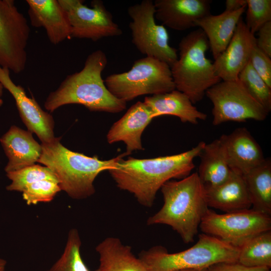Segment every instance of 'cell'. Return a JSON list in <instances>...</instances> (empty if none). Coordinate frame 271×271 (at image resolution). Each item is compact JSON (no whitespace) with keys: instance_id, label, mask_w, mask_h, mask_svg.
<instances>
[{"instance_id":"cell-22","label":"cell","mask_w":271,"mask_h":271,"mask_svg":"<svg viewBox=\"0 0 271 271\" xmlns=\"http://www.w3.org/2000/svg\"><path fill=\"white\" fill-rule=\"evenodd\" d=\"M246 8L235 11H224L217 15L210 14L195 21V27H199L206 35L214 59L228 46Z\"/></svg>"},{"instance_id":"cell-1","label":"cell","mask_w":271,"mask_h":271,"mask_svg":"<svg viewBox=\"0 0 271 271\" xmlns=\"http://www.w3.org/2000/svg\"><path fill=\"white\" fill-rule=\"evenodd\" d=\"M205 144L201 141L189 150L170 156L127 160L123 157L108 171L118 188L132 194L142 205L151 207L166 182L190 174L195 168L194 161Z\"/></svg>"},{"instance_id":"cell-18","label":"cell","mask_w":271,"mask_h":271,"mask_svg":"<svg viewBox=\"0 0 271 271\" xmlns=\"http://www.w3.org/2000/svg\"><path fill=\"white\" fill-rule=\"evenodd\" d=\"M33 27L43 28L51 43L57 45L71 39V26L58 0H27Z\"/></svg>"},{"instance_id":"cell-27","label":"cell","mask_w":271,"mask_h":271,"mask_svg":"<svg viewBox=\"0 0 271 271\" xmlns=\"http://www.w3.org/2000/svg\"><path fill=\"white\" fill-rule=\"evenodd\" d=\"M81 245L78 230L71 229L63 254L47 271H90L81 257Z\"/></svg>"},{"instance_id":"cell-10","label":"cell","mask_w":271,"mask_h":271,"mask_svg":"<svg viewBox=\"0 0 271 271\" xmlns=\"http://www.w3.org/2000/svg\"><path fill=\"white\" fill-rule=\"evenodd\" d=\"M205 95L213 105L214 125L228 121L245 122L249 119L263 121L269 113L238 79L221 80L209 88Z\"/></svg>"},{"instance_id":"cell-12","label":"cell","mask_w":271,"mask_h":271,"mask_svg":"<svg viewBox=\"0 0 271 271\" xmlns=\"http://www.w3.org/2000/svg\"><path fill=\"white\" fill-rule=\"evenodd\" d=\"M58 2L67 14L71 26V38L95 42L122 34V30L114 22L111 14L102 1H92L91 8L84 5L82 0Z\"/></svg>"},{"instance_id":"cell-21","label":"cell","mask_w":271,"mask_h":271,"mask_svg":"<svg viewBox=\"0 0 271 271\" xmlns=\"http://www.w3.org/2000/svg\"><path fill=\"white\" fill-rule=\"evenodd\" d=\"M143 102L151 111L154 118L172 115L178 117L182 122L197 124L199 120H206L207 116L194 105L187 95L177 89L146 96Z\"/></svg>"},{"instance_id":"cell-32","label":"cell","mask_w":271,"mask_h":271,"mask_svg":"<svg viewBox=\"0 0 271 271\" xmlns=\"http://www.w3.org/2000/svg\"><path fill=\"white\" fill-rule=\"evenodd\" d=\"M271 58L256 46L253 48L249 62L255 71L271 87Z\"/></svg>"},{"instance_id":"cell-25","label":"cell","mask_w":271,"mask_h":271,"mask_svg":"<svg viewBox=\"0 0 271 271\" xmlns=\"http://www.w3.org/2000/svg\"><path fill=\"white\" fill-rule=\"evenodd\" d=\"M253 210L271 215V161L265 159L260 165L243 176Z\"/></svg>"},{"instance_id":"cell-17","label":"cell","mask_w":271,"mask_h":271,"mask_svg":"<svg viewBox=\"0 0 271 271\" xmlns=\"http://www.w3.org/2000/svg\"><path fill=\"white\" fill-rule=\"evenodd\" d=\"M153 119L152 113L146 104L138 101L111 126L106 135L107 142L110 144L123 142L128 155L133 151L143 150L142 135Z\"/></svg>"},{"instance_id":"cell-39","label":"cell","mask_w":271,"mask_h":271,"mask_svg":"<svg viewBox=\"0 0 271 271\" xmlns=\"http://www.w3.org/2000/svg\"><path fill=\"white\" fill-rule=\"evenodd\" d=\"M3 100L2 98H0V107L3 105Z\"/></svg>"},{"instance_id":"cell-19","label":"cell","mask_w":271,"mask_h":271,"mask_svg":"<svg viewBox=\"0 0 271 271\" xmlns=\"http://www.w3.org/2000/svg\"><path fill=\"white\" fill-rule=\"evenodd\" d=\"M0 142L8 159L6 173L20 170L38 162L42 146L33 137L32 133L12 125L1 138Z\"/></svg>"},{"instance_id":"cell-11","label":"cell","mask_w":271,"mask_h":271,"mask_svg":"<svg viewBox=\"0 0 271 271\" xmlns=\"http://www.w3.org/2000/svg\"><path fill=\"white\" fill-rule=\"evenodd\" d=\"M30 35L28 21L14 0H0V66L16 74L27 62V47Z\"/></svg>"},{"instance_id":"cell-35","label":"cell","mask_w":271,"mask_h":271,"mask_svg":"<svg viewBox=\"0 0 271 271\" xmlns=\"http://www.w3.org/2000/svg\"><path fill=\"white\" fill-rule=\"evenodd\" d=\"M225 6V11H235L246 7V0H226Z\"/></svg>"},{"instance_id":"cell-9","label":"cell","mask_w":271,"mask_h":271,"mask_svg":"<svg viewBox=\"0 0 271 271\" xmlns=\"http://www.w3.org/2000/svg\"><path fill=\"white\" fill-rule=\"evenodd\" d=\"M199 228L203 233L239 248L254 236L270 230L271 217L252 209L218 214L208 208Z\"/></svg>"},{"instance_id":"cell-8","label":"cell","mask_w":271,"mask_h":271,"mask_svg":"<svg viewBox=\"0 0 271 271\" xmlns=\"http://www.w3.org/2000/svg\"><path fill=\"white\" fill-rule=\"evenodd\" d=\"M155 12L151 0H143L128 8L132 43L142 54L159 59L171 67L178 58L177 51L170 45L164 26L156 23Z\"/></svg>"},{"instance_id":"cell-28","label":"cell","mask_w":271,"mask_h":271,"mask_svg":"<svg viewBox=\"0 0 271 271\" xmlns=\"http://www.w3.org/2000/svg\"><path fill=\"white\" fill-rule=\"evenodd\" d=\"M7 177L11 181L6 187L9 191L22 192L28 185L41 180L59 181L54 173L47 167L39 165H33L20 170L6 173Z\"/></svg>"},{"instance_id":"cell-26","label":"cell","mask_w":271,"mask_h":271,"mask_svg":"<svg viewBox=\"0 0 271 271\" xmlns=\"http://www.w3.org/2000/svg\"><path fill=\"white\" fill-rule=\"evenodd\" d=\"M237 262L249 267H271V230L252 237L239 248Z\"/></svg>"},{"instance_id":"cell-4","label":"cell","mask_w":271,"mask_h":271,"mask_svg":"<svg viewBox=\"0 0 271 271\" xmlns=\"http://www.w3.org/2000/svg\"><path fill=\"white\" fill-rule=\"evenodd\" d=\"M41 146L38 162L49 168L57 178L61 190L75 199L92 195L95 192L93 183L96 177L128 155L125 152L116 158L102 160L97 156L88 157L69 150L60 143V138Z\"/></svg>"},{"instance_id":"cell-31","label":"cell","mask_w":271,"mask_h":271,"mask_svg":"<svg viewBox=\"0 0 271 271\" xmlns=\"http://www.w3.org/2000/svg\"><path fill=\"white\" fill-rule=\"evenodd\" d=\"M245 24L254 35L265 24L271 22L270 0H246Z\"/></svg>"},{"instance_id":"cell-23","label":"cell","mask_w":271,"mask_h":271,"mask_svg":"<svg viewBox=\"0 0 271 271\" xmlns=\"http://www.w3.org/2000/svg\"><path fill=\"white\" fill-rule=\"evenodd\" d=\"M95 250L99 256L95 271H148L141 259L133 254L131 247L117 237H106Z\"/></svg>"},{"instance_id":"cell-33","label":"cell","mask_w":271,"mask_h":271,"mask_svg":"<svg viewBox=\"0 0 271 271\" xmlns=\"http://www.w3.org/2000/svg\"><path fill=\"white\" fill-rule=\"evenodd\" d=\"M257 33L256 47L271 58V22L265 24Z\"/></svg>"},{"instance_id":"cell-14","label":"cell","mask_w":271,"mask_h":271,"mask_svg":"<svg viewBox=\"0 0 271 271\" xmlns=\"http://www.w3.org/2000/svg\"><path fill=\"white\" fill-rule=\"evenodd\" d=\"M255 45L256 37L241 18L228 46L213 62L215 72L221 80L238 79L239 74L249 62Z\"/></svg>"},{"instance_id":"cell-30","label":"cell","mask_w":271,"mask_h":271,"mask_svg":"<svg viewBox=\"0 0 271 271\" xmlns=\"http://www.w3.org/2000/svg\"><path fill=\"white\" fill-rule=\"evenodd\" d=\"M60 191L58 182L41 180L27 186L22 192V196L27 205H36L51 201Z\"/></svg>"},{"instance_id":"cell-24","label":"cell","mask_w":271,"mask_h":271,"mask_svg":"<svg viewBox=\"0 0 271 271\" xmlns=\"http://www.w3.org/2000/svg\"><path fill=\"white\" fill-rule=\"evenodd\" d=\"M199 157L200 162L197 174L204 186H218L230 177L232 171L219 138L205 143Z\"/></svg>"},{"instance_id":"cell-3","label":"cell","mask_w":271,"mask_h":271,"mask_svg":"<svg viewBox=\"0 0 271 271\" xmlns=\"http://www.w3.org/2000/svg\"><path fill=\"white\" fill-rule=\"evenodd\" d=\"M164 203L147 220V225L170 226L186 243L192 242L208 210L205 191L197 172L180 180H170L161 188Z\"/></svg>"},{"instance_id":"cell-20","label":"cell","mask_w":271,"mask_h":271,"mask_svg":"<svg viewBox=\"0 0 271 271\" xmlns=\"http://www.w3.org/2000/svg\"><path fill=\"white\" fill-rule=\"evenodd\" d=\"M204 188L208 207L228 213L249 209L251 206L243 176L232 171L223 183Z\"/></svg>"},{"instance_id":"cell-37","label":"cell","mask_w":271,"mask_h":271,"mask_svg":"<svg viewBox=\"0 0 271 271\" xmlns=\"http://www.w3.org/2000/svg\"><path fill=\"white\" fill-rule=\"evenodd\" d=\"M7 261L0 257V271H5Z\"/></svg>"},{"instance_id":"cell-15","label":"cell","mask_w":271,"mask_h":271,"mask_svg":"<svg viewBox=\"0 0 271 271\" xmlns=\"http://www.w3.org/2000/svg\"><path fill=\"white\" fill-rule=\"evenodd\" d=\"M231 170L242 176L265 160L262 150L245 127L236 128L219 138Z\"/></svg>"},{"instance_id":"cell-29","label":"cell","mask_w":271,"mask_h":271,"mask_svg":"<svg viewBox=\"0 0 271 271\" xmlns=\"http://www.w3.org/2000/svg\"><path fill=\"white\" fill-rule=\"evenodd\" d=\"M238 79L249 93L269 113L271 87L255 71L249 62L239 74Z\"/></svg>"},{"instance_id":"cell-38","label":"cell","mask_w":271,"mask_h":271,"mask_svg":"<svg viewBox=\"0 0 271 271\" xmlns=\"http://www.w3.org/2000/svg\"><path fill=\"white\" fill-rule=\"evenodd\" d=\"M3 90H4V87L3 85L1 84V83H0V98H1V97L2 96L3 94Z\"/></svg>"},{"instance_id":"cell-5","label":"cell","mask_w":271,"mask_h":271,"mask_svg":"<svg viewBox=\"0 0 271 271\" xmlns=\"http://www.w3.org/2000/svg\"><path fill=\"white\" fill-rule=\"evenodd\" d=\"M207 37L200 29L184 37L179 44V56L171 66L176 89L187 95L193 104L201 101L206 91L221 81L213 63L206 56Z\"/></svg>"},{"instance_id":"cell-7","label":"cell","mask_w":271,"mask_h":271,"mask_svg":"<svg viewBox=\"0 0 271 271\" xmlns=\"http://www.w3.org/2000/svg\"><path fill=\"white\" fill-rule=\"evenodd\" d=\"M115 97L126 102L144 95H156L176 89L170 66L146 56L134 62L127 72L112 74L104 80Z\"/></svg>"},{"instance_id":"cell-16","label":"cell","mask_w":271,"mask_h":271,"mask_svg":"<svg viewBox=\"0 0 271 271\" xmlns=\"http://www.w3.org/2000/svg\"><path fill=\"white\" fill-rule=\"evenodd\" d=\"M211 3L210 0H156L155 19L172 29L185 31L211 14Z\"/></svg>"},{"instance_id":"cell-6","label":"cell","mask_w":271,"mask_h":271,"mask_svg":"<svg viewBox=\"0 0 271 271\" xmlns=\"http://www.w3.org/2000/svg\"><path fill=\"white\" fill-rule=\"evenodd\" d=\"M239 249L205 233L186 250L169 253L161 246L144 250L139 255L148 271H174L207 268L219 262H237Z\"/></svg>"},{"instance_id":"cell-34","label":"cell","mask_w":271,"mask_h":271,"mask_svg":"<svg viewBox=\"0 0 271 271\" xmlns=\"http://www.w3.org/2000/svg\"><path fill=\"white\" fill-rule=\"evenodd\" d=\"M266 267H249L238 262H219L207 267L206 271H269Z\"/></svg>"},{"instance_id":"cell-13","label":"cell","mask_w":271,"mask_h":271,"mask_svg":"<svg viewBox=\"0 0 271 271\" xmlns=\"http://www.w3.org/2000/svg\"><path fill=\"white\" fill-rule=\"evenodd\" d=\"M10 70L0 66V83L14 97L20 116L28 130L35 133L42 144L52 142L54 136L53 116L43 110L34 98L28 97L24 88L12 80Z\"/></svg>"},{"instance_id":"cell-36","label":"cell","mask_w":271,"mask_h":271,"mask_svg":"<svg viewBox=\"0 0 271 271\" xmlns=\"http://www.w3.org/2000/svg\"><path fill=\"white\" fill-rule=\"evenodd\" d=\"M207 268H187L179 269L174 271H206Z\"/></svg>"},{"instance_id":"cell-2","label":"cell","mask_w":271,"mask_h":271,"mask_svg":"<svg viewBox=\"0 0 271 271\" xmlns=\"http://www.w3.org/2000/svg\"><path fill=\"white\" fill-rule=\"evenodd\" d=\"M107 64L103 51L92 52L80 71L67 75L58 88L49 94L45 108L52 112L64 105L78 104L91 111L118 113L125 109L126 102L113 95L102 78Z\"/></svg>"}]
</instances>
